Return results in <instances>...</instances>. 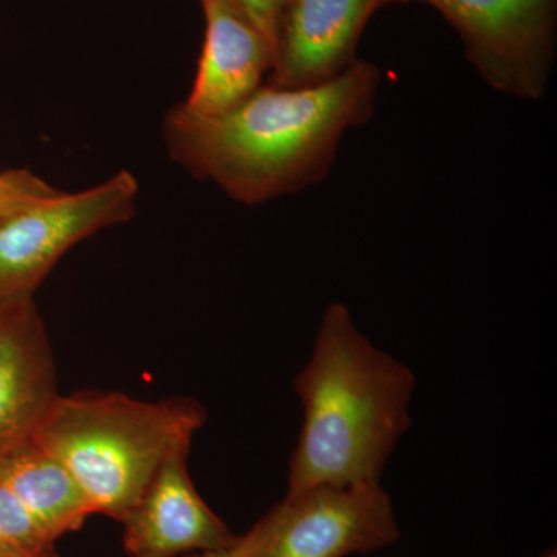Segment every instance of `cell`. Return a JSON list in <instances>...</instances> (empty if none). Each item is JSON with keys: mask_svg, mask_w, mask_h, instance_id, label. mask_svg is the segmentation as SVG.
<instances>
[{"mask_svg": "<svg viewBox=\"0 0 557 557\" xmlns=\"http://www.w3.org/2000/svg\"><path fill=\"white\" fill-rule=\"evenodd\" d=\"M408 0H287L271 64V86L313 87L346 72L373 14Z\"/></svg>", "mask_w": 557, "mask_h": 557, "instance_id": "7", "label": "cell"}, {"mask_svg": "<svg viewBox=\"0 0 557 557\" xmlns=\"http://www.w3.org/2000/svg\"><path fill=\"white\" fill-rule=\"evenodd\" d=\"M190 557H251V539L247 533L239 536L233 547L215 549V552L196 553Z\"/></svg>", "mask_w": 557, "mask_h": 557, "instance_id": "15", "label": "cell"}, {"mask_svg": "<svg viewBox=\"0 0 557 557\" xmlns=\"http://www.w3.org/2000/svg\"><path fill=\"white\" fill-rule=\"evenodd\" d=\"M3 175H5V172H0V183H2Z\"/></svg>", "mask_w": 557, "mask_h": 557, "instance_id": "17", "label": "cell"}, {"mask_svg": "<svg viewBox=\"0 0 557 557\" xmlns=\"http://www.w3.org/2000/svg\"><path fill=\"white\" fill-rule=\"evenodd\" d=\"M0 557H60L38 523L0 483Z\"/></svg>", "mask_w": 557, "mask_h": 557, "instance_id": "12", "label": "cell"}, {"mask_svg": "<svg viewBox=\"0 0 557 557\" xmlns=\"http://www.w3.org/2000/svg\"><path fill=\"white\" fill-rule=\"evenodd\" d=\"M457 32L491 89L537 101L556 58L557 0H424Z\"/></svg>", "mask_w": 557, "mask_h": 557, "instance_id": "6", "label": "cell"}, {"mask_svg": "<svg viewBox=\"0 0 557 557\" xmlns=\"http://www.w3.org/2000/svg\"><path fill=\"white\" fill-rule=\"evenodd\" d=\"M207 32L196 81L183 108L215 115L263 86L273 49L237 0H200Z\"/></svg>", "mask_w": 557, "mask_h": 557, "instance_id": "10", "label": "cell"}, {"mask_svg": "<svg viewBox=\"0 0 557 557\" xmlns=\"http://www.w3.org/2000/svg\"><path fill=\"white\" fill-rule=\"evenodd\" d=\"M416 386L413 370L373 346L346 304H330L309 361L293 381L302 428L289 457L287 493L381 483L412 424Z\"/></svg>", "mask_w": 557, "mask_h": 557, "instance_id": "2", "label": "cell"}, {"mask_svg": "<svg viewBox=\"0 0 557 557\" xmlns=\"http://www.w3.org/2000/svg\"><path fill=\"white\" fill-rule=\"evenodd\" d=\"M190 446L161 465L138 504L123 520L131 557H180L233 547L236 534L200 496L188 469Z\"/></svg>", "mask_w": 557, "mask_h": 557, "instance_id": "8", "label": "cell"}, {"mask_svg": "<svg viewBox=\"0 0 557 557\" xmlns=\"http://www.w3.org/2000/svg\"><path fill=\"white\" fill-rule=\"evenodd\" d=\"M380 87L381 70L357 60L319 86L263 84L215 115L178 104L164 119V143L172 160L230 199L269 203L327 177L344 137L372 120Z\"/></svg>", "mask_w": 557, "mask_h": 557, "instance_id": "1", "label": "cell"}, {"mask_svg": "<svg viewBox=\"0 0 557 557\" xmlns=\"http://www.w3.org/2000/svg\"><path fill=\"white\" fill-rule=\"evenodd\" d=\"M57 362L35 299L0 302V460L30 443L58 397Z\"/></svg>", "mask_w": 557, "mask_h": 557, "instance_id": "9", "label": "cell"}, {"mask_svg": "<svg viewBox=\"0 0 557 557\" xmlns=\"http://www.w3.org/2000/svg\"><path fill=\"white\" fill-rule=\"evenodd\" d=\"M54 193L57 189L51 188L30 171H5L0 183V219L22 205L44 199Z\"/></svg>", "mask_w": 557, "mask_h": 557, "instance_id": "13", "label": "cell"}, {"mask_svg": "<svg viewBox=\"0 0 557 557\" xmlns=\"http://www.w3.org/2000/svg\"><path fill=\"white\" fill-rule=\"evenodd\" d=\"M0 483L53 542L94 515L69 469L33 440L0 460Z\"/></svg>", "mask_w": 557, "mask_h": 557, "instance_id": "11", "label": "cell"}, {"mask_svg": "<svg viewBox=\"0 0 557 557\" xmlns=\"http://www.w3.org/2000/svg\"><path fill=\"white\" fill-rule=\"evenodd\" d=\"M193 398L139 401L119 392L60 395L33 442L69 469L94 515L123 522L161 465L207 423Z\"/></svg>", "mask_w": 557, "mask_h": 557, "instance_id": "3", "label": "cell"}, {"mask_svg": "<svg viewBox=\"0 0 557 557\" xmlns=\"http://www.w3.org/2000/svg\"><path fill=\"white\" fill-rule=\"evenodd\" d=\"M237 2L240 3L242 9L248 14L252 24L258 27V30L265 36L274 51L278 22H281L287 0H237Z\"/></svg>", "mask_w": 557, "mask_h": 557, "instance_id": "14", "label": "cell"}, {"mask_svg": "<svg viewBox=\"0 0 557 557\" xmlns=\"http://www.w3.org/2000/svg\"><path fill=\"white\" fill-rule=\"evenodd\" d=\"M408 2H409V0H408ZM418 2H424V0H418Z\"/></svg>", "mask_w": 557, "mask_h": 557, "instance_id": "18", "label": "cell"}, {"mask_svg": "<svg viewBox=\"0 0 557 557\" xmlns=\"http://www.w3.org/2000/svg\"><path fill=\"white\" fill-rule=\"evenodd\" d=\"M138 182L123 171L94 188L57 193L0 219V302L30 299L58 260L98 231L132 219Z\"/></svg>", "mask_w": 557, "mask_h": 557, "instance_id": "4", "label": "cell"}, {"mask_svg": "<svg viewBox=\"0 0 557 557\" xmlns=\"http://www.w3.org/2000/svg\"><path fill=\"white\" fill-rule=\"evenodd\" d=\"M251 557H348L401 537L391 494L373 485H317L287 493L248 531Z\"/></svg>", "mask_w": 557, "mask_h": 557, "instance_id": "5", "label": "cell"}, {"mask_svg": "<svg viewBox=\"0 0 557 557\" xmlns=\"http://www.w3.org/2000/svg\"><path fill=\"white\" fill-rule=\"evenodd\" d=\"M542 557H557V555H556V549H555V548H553V549H548V552H547V553H545V555H544V556H542Z\"/></svg>", "mask_w": 557, "mask_h": 557, "instance_id": "16", "label": "cell"}]
</instances>
